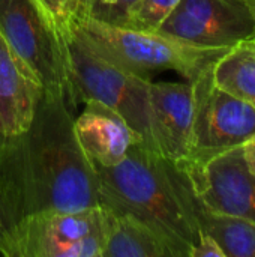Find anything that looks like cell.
Instances as JSON below:
<instances>
[{
  "instance_id": "obj_1",
  "label": "cell",
  "mask_w": 255,
  "mask_h": 257,
  "mask_svg": "<svg viewBox=\"0 0 255 257\" xmlns=\"http://www.w3.org/2000/svg\"><path fill=\"white\" fill-rule=\"evenodd\" d=\"M75 110L60 93H42L30 126L0 139V232L41 211L99 206L98 176L74 131Z\"/></svg>"
},
{
  "instance_id": "obj_2",
  "label": "cell",
  "mask_w": 255,
  "mask_h": 257,
  "mask_svg": "<svg viewBox=\"0 0 255 257\" xmlns=\"http://www.w3.org/2000/svg\"><path fill=\"white\" fill-rule=\"evenodd\" d=\"M95 166L99 205L150 227L173 251L189 257L200 238L195 194L185 170L135 143L111 167Z\"/></svg>"
},
{
  "instance_id": "obj_3",
  "label": "cell",
  "mask_w": 255,
  "mask_h": 257,
  "mask_svg": "<svg viewBox=\"0 0 255 257\" xmlns=\"http://www.w3.org/2000/svg\"><path fill=\"white\" fill-rule=\"evenodd\" d=\"M72 27L96 51L149 78L153 72L176 71L191 83L230 50L197 47L158 30L119 27L84 17H75Z\"/></svg>"
},
{
  "instance_id": "obj_4",
  "label": "cell",
  "mask_w": 255,
  "mask_h": 257,
  "mask_svg": "<svg viewBox=\"0 0 255 257\" xmlns=\"http://www.w3.org/2000/svg\"><path fill=\"white\" fill-rule=\"evenodd\" d=\"M63 42L74 105L98 101L110 107L140 136L141 145L155 152L149 116L152 78L135 74L105 57L89 45L74 27Z\"/></svg>"
},
{
  "instance_id": "obj_5",
  "label": "cell",
  "mask_w": 255,
  "mask_h": 257,
  "mask_svg": "<svg viewBox=\"0 0 255 257\" xmlns=\"http://www.w3.org/2000/svg\"><path fill=\"white\" fill-rule=\"evenodd\" d=\"M105 209L41 211L0 232L6 257H102Z\"/></svg>"
},
{
  "instance_id": "obj_6",
  "label": "cell",
  "mask_w": 255,
  "mask_h": 257,
  "mask_svg": "<svg viewBox=\"0 0 255 257\" xmlns=\"http://www.w3.org/2000/svg\"><path fill=\"white\" fill-rule=\"evenodd\" d=\"M0 35L30 68L45 92L72 102L63 38L36 0H0Z\"/></svg>"
},
{
  "instance_id": "obj_7",
  "label": "cell",
  "mask_w": 255,
  "mask_h": 257,
  "mask_svg": "<svg viewBox=\"0 0 255 257\" xmlns=\"http://www.w3.org/2000/svg\"><path fill=\"white\" fill-rule=\"evenodd\" d=\"M212 68L213 65L191 81L194 122L191 157L186 163H203L242 148L255 136V107L216 86Z\"/></svg>"
},
{
  "instance_id": "obj_8",
  "label": "cell",
  "mask_w": 255,
  "mask_h": 257,
  "mask_svg": "<svg viewBox=\"0 0 255 257\" xmlns=\"http://www.w3.org/2000/svg\"><path fill=\"white\" fill-rule=\"evenodd\" d=\"M158 32L206 48H231L255 35L243 0H180Z\"/></svg>"
},
{
  "instance_id": "obj_9",
  "label": "cell",
  "mask_w": 255,
  "mask_h": 257,
  "mask_svg": "<svg viewBox=\"0 0 255 257\" xmlns=\"http://www.w3.org/2000/svg\"><path fill=\"white\" fill-rule=\"evenodd\" d=\"M180 167L206 209L255 223V173L248 169L242 148Z\"/></svg>"
},
{
  "instance_id": "obj_10",
  "label": "cell",
  "mask_w": 255,
  "mask_h": 257,
  "mask_svg": "<svg viewBox=\"0 0 255 257\" xmlns=\"http://www.w3.org/2000/svg\"><path fill=\"white\" fill-rule=\"evenodd\" d=\"M149 116L155 152L177 166L185 164L192 146V84L150 81Z\"/></svg>"
},
{
  "instance_id": "obj_11",
  "label": "cell",
  "mask_w": 255,
  "mask_h": 257,
  "mask_svg": "<svg viewBox=\"0 0 255 257\" xmlns=\"http://www.w3.org/2000/svg\"><path fill=\"white\" fill-rule=\"evenodd\" d=\"M44 87L0 35V139L24 133L35 116Z\"/></svg>"
},
{
  "instance_id": "obj_12",
  "label": "cell",
  "mask_w": 255,
  "mask_h": 257,
  "mask_svg": "<svg viewBox=\"0 0 255 257\" xmlns=\"http://www.w3.org/2000/svg\"><path fill=\"white\" fill-rule=\"evenodd\" d=\"M74 131L87 158L102 167L116 166L132 145L141 143L120 114L98 101L86 102L83 113L74 120Z\"/></svg>"
},
{
  "instance_id": "obj_13",
  "label": "cell",
  "mask_w": 255,
  "mask_h": 257,
  "mask_svg": "<svg viewBox=\"0 0 255 257\" xmlns=\"http://www.w3.org/2000/svg\"><path fill=\"white\" fill-rule=\"evenodd\" d=\"M102 257H174V254L141 221L131 215L105 209V245Z\"/></svg>"
},
{
  "instance_id": "obj_14",
  "label": "cell",
  "mask_w": 255,
  "mask_h": 257,
  "mask_svg": "<svg viewBox=\"0 0 255 257\" xmlns=\"http://www.w3.org/2000/svg\"><path fill=\"white\" fill-rule=\"evenodd\" d=\"M195 218L201 232L210 235L224 257H255V223L206 209L195 197Z\"/></svg>"
},
{
  "instance_id": "obj_15",
  "label": "cell",
  "mask_w": 255,
  "mask_h": 257,
  "mask_svg": "<svg viewBox=\"0 0 255 257\" xmlns=\"http://www.w3.org/2000/svg\"><path fill=\"white\" fill-rule=\"evenodd\" d=\"M216 86L255 107V45L249 41L227 50L212 68Z\"/></svg>"
},
{
  "instance_id": "obj_16",
  "label": "cell",
  "mask_w": 255,
  "mask_h": 257,
  "mask_svg": "<svg viewBox=\"0 0 255 257\" xmlns=\"http://www.w3.org/2000/svg\"><path fill=\"white\" fill-rule=\"evenodd\" d=\"M137 0H81L80 14L77 17H84L98 23L128 27V20L132 6Z\"/></svg>"
},
{
  "instance_id": "obj_17",
  "label": "cell",
  "mask_w": 255,
  "mask_h": 257,
  "mask_svg": "<svg viewBox=\"0 0 255 257\" xmlns=\"http://www.w3.org/2000/svg\"><path fill=\"white\" fill-rule=\"evenodd\" d=\"M180 0H137L132 6L128 27L140 30H158Z\"/></svg>"
},
{
  "instance_id": "obj_18",
  "label": "cell",
  "mask_w": 255,
  "mask_h": 257,
  "mask_svg": "<svg viewBox=\"0 0 255 257\" xmlns=\"http://www.w3.org/2000/svg\"><path fill=\"white\" fill-rule=\"evenodd\" d=\"M54 23L60 36L65 39L71 35L74 18L80 14L81 0H36Z\"/></svg>"
},
{
  "instance_id": "obj_19",
  "label": "cell",
  "mask_w": 255,
  "mask_h": 257,
  "mask_svg": "<svg viewBox=\"0 0 255 257\" xmlns=\"http://www.w3.org/2000/svg\"><path fill=\"white\" fill-rule=\"evenodd\" d=\"M189 257H224V253L210 235L200 230L198 242L192 248Z\"/></svg>"
},
{
  "instance_id": "obj_20",
  "label": "cell",
  "mask_w": 255,
  "mask_h": 257,
  "mask_svg": "<svg viewBox=\"0 0 255 257\" xmlns=\"http://www.w3.org/2000/svg\"><path fill=\"white\" fill-rule=\"evenodd\" d=\"M242 152H243V158H245L248 169L255 173V136L242 146Z\"/></svg>"
},
{
  "instance_id": "obj_21",
  "label": "cell",
  "mask_w": 255,
  "mask_h": 257,
  "mask_svg": "<svg viewBox=\"0 0 255 257\" xmlns=\"http://www.w3.org/2000/svg\"><path fill=\"white\" fill-rule=\"evenodd\" d=\"M243 2H245V3H246V6L249 8V11H251V14H252V17H254V21H255V0H243Z\"/></svg>"
},
{
  "instance_id": "obj_22",
  "label": "cell",
  "mask_w": 255,
  "mask_h": 257,
  "mask_svg": "<svg viewBox=\"0 0 255 257\" xmlns=\"http://www.w3.org/2000/svg\"><path fill=\"white\" fill-rule=\"evenodd\" d=\"M248 41H249L251 44H254L255 45V36H252V38H251V39H248Z\"/></svg>"
}]
</instances>
